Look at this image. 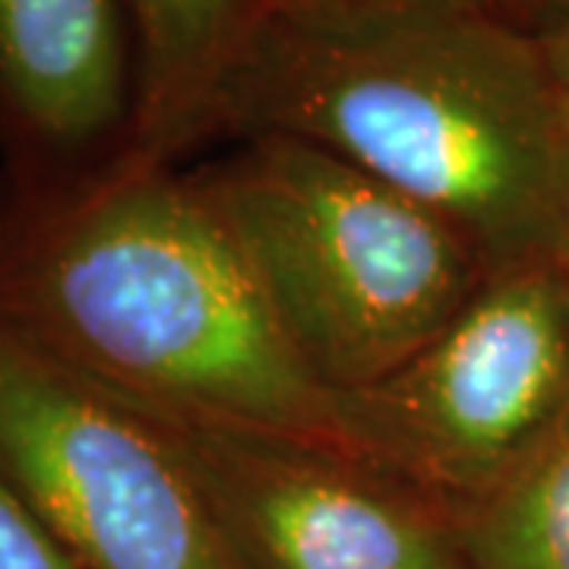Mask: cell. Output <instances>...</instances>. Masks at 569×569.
I'll list each match as a JSON object with an SVG mask.
<instances>
[{"label": "cell", "mask_w": 569, "mask_h": 569, "mask_svg": "<svg viewBox=\"0 0 569 569\" xmlns=\"http://www.w3.org/2000/svg\"><path fill=\"white\" fill-rule=\"evenodd\" d=\"M0 475L80 569H234L162 425L3 320Z\"/></svg>", "instance_id": "5b68a950"}, {"label": "cell", "mask_w": 569, "mask_h": 569, "mask_svg": "<svg viewBox=\"0 0 569 569\" xmlns=\"http://www.w3.org/2000/svg\"><path fill=\"white\" fill-rule=\"evenodd\" d=\"M332 406L346 452L452 516L569 406V260L490 276L415 358Z\"/></svg>", "instance_id": "277c9868"}, {"label": "cell", "mask_w": 569, "mask_h": 569, "mask_svg": "<svg viewBox=\"0 0 569 569\" xmlns=\"http://www.w3.org/2000/svg\"><path fill=\"white\" fill-rule=\"evenodd\" d=\"M567 260H569V253H567Z\"/></svg>", "instance_id": "9a60e30c"}, {"label": "cell", "mask_w": 569, "mask_h": 569, "mask_svg": "<svg viewBox=\"0 0 569 569\" xmlns=\"http://www.w3.org/2000/svg\"><path fill=\"white\" fill-rule=\"evenodd\" d=\"M197 181L329 392L399 370L490 279L452 224L320 146L253 137Z\"/></svg>", "instance_id": "3957f363"}, {"label": "cell", "mask_w": 569, "mask_h": 569, "mask_svg": "<svg viewBox=\"0 0 569 569\" xmlns=\"http://www.w3.org/2000/svg\"><path fill=\"white\" fill-rule=\"evenodd\" d=\"M137 41L140 99L130 159L174 164L209 133L224 77L272 13V0H121Z\"/></svg>", "instance_id": "ba28073f"}, {"label": "cell", "mask_w": 569, "mask_h": 569, "mask_svg": "<svg viewBox=\"0 0 569 569\" xmlns=\"http://www.w3.org/2000/svg\"><path fill=\"white\" fill-rule=\"evenodd\" d=\"M447 7H475L468 0H272V13L305 17V20H370V17H399L425 13Z\"/></svg>", "instance_id": "8fae6325"}, {"label": "cell", "mask_w": 569, "mask_h": 569, "mask_svg": "<svg viewBox=\"0 0 569 569\" xmlns=\"http://www.w3.org/2000/svg\"><path fill=\"white\" fill-rule=\"evenodd\" d=\"M557 89H560V111H563V127L569 137V77H557Z\"/></svg>", "instance_id": "5bb4252c"}, {"label": "cell", "mask_w": 569, "mask_h": 569, "mask_svg": "<svg viewBox=\"0 0 569 569\" xmlns=\"http://www.w3.org/2000/svg\"><path fill=\"white\" fill-rule=\"evenodd\" d=\"M320 146L449 222L490 276L569 253V137L541 39L478 7L269 13L209 133Z\"/></svg>", "instance_id": "6da1fadb"}, {"label": "cell", "mask_w": 569, "mask_h": 569, "mask_svg": "<svg viewBox=\"0 0 569 569\" xmlns=\"http://www.w3.org/2000/svg\"><path fill=\"white\" fill-rule=\"evenodd\" d=\"M140 99L121 0H0V174L89 178L127 156Z\"/></svg>", "instance_id": "52a82bcc"}, {"label": "cell", "mask_w": 569, "mask_h": 569, "mask_svg": "<svg viewBox=\"0 0 569 569\" xmlns=\"http://www.w3.org/2000/svg\"><path fill=\"white\" fill-rule=\"evenodd\" d=\"M0 569H80L0 475Z\"/></svg>", "instance_id": "30bf717a"}, {"label": "cell", "mask_w": 569, "mask_h": 569, "mask_svg": "<svg viewBox=\"0 0 569 569\" xmlns=\"http://www.w3.org/2000/svg\"><path fill=\"white\" fill-rule=\"evenodd\" d=\"M449 519L466 569H569V406L497 485Z\"/></svg>", "instance_id": "9c48e42d"}, {"label": "cell", "mask_w": 569, "mask_h": 569, "mask_svg": "<svg viewBox=\"0 0 569 569\" xmlns=\"http://www.w3.org/2000/svg\"><path fill=\"white\" fill-rule=\"evenodd\" d=\"M541 44H545L553 77H569V20L557 32H550L548 39H541Z\"/></svg>", "instance_id": "4fadbf2b"}, {"label": "cell", "mask_w": 569, "mask_h": 569, "mask_svg": "<svg viewBox=\"0 0 569 569\" xmlns=\"http://www.w3.org/2000/svg\"><path fill=\"white\" fill-rule=\"evenodd\" d=\"M146 411L190 468L234 569H466L447 512L346 449Z\"/></svg>", "instance_id": "8992f818"}, {"label": "cell", "mask_w": 569, "mask_h": 569, "mask_svg": "<svg viewBox=\"0 0 569 569\" xmlns=\"http://www.w3.org/2000/svg\"><path fill=\"white\" fill-rule=\"evenodd\" d=\"M493 20L507 22L535 39H548L569 20V0H468Z\"/></svg>", "instance_id": "7c38bea8"}, {"label": "cell", "mask_w": 569, "mask_h": 569, "mask_svg": "<svg viewBox=\"0 0 569 569\" xmlns=\"http://www.w3.org/2000/svg\"><path fill=\"white\" fill-rule=\"evenodd\" d=\"M0 320L146 408L342 449L197 174L123 156L67 183L0 174Z\"/></svg>", "instance_id": "7a4b0ae2"}]
</instances>
